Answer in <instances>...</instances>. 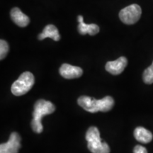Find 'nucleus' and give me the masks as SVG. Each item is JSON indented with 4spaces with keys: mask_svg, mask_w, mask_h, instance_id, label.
Wrapping results in <instances>:
<instances>
[{
    "mask_svg": "<svg viewBox=\"0 0 153 153\" xmlns=\"http://www.w3.org/2000/svg\"><path fill=\"white\" fill-rule=\"evenodd\" d=\"M38 38L40 41L45 39V38H51L55 41H58L60 39V36L56 26L53 24H49L44 28L43 32L38 35Z\"/></svg>",
    "mask_w": 153,
    "mask_h": 153,
    "instance_id": "9b49d317",
    "label": "nucleus"
},
{
    "mask_svg": "<svg viewBox=\"0 0 153 153\" xmlns=\"http://www.w3.org/2000/svg\"><path fill=\"white\" fill-rule=\"evenodd\" d=\"M9 50V44L4 40L1 39L0 41V59H1V60L5 58L8 54Z\"/></svg>",
    "mask_w": 153,
    "mask_h": 153,
    "instance_id": "4468645a",
    "label": "nucleus"
},
{
    "mask_svg": "<svg viewBox=\"0 0 153 153\" xmlns=\"http://www.w3.org/2000/svg\"><path fill=\"white\" fill-rule=\"evenodd\" d=\"M10 15L13 22L20 27H26L30 23V19L28 16L24 14L21 11V9L17 8V7L11 9Z\"/></svg>",
    "mask_w": 153,
    "mask_h": 153,
    "instance_id": "9d476101",
    "label": "nucleus"
},
{
    "mask_svg": "<svg viewBox=\"0 0 153 153\" xmlns=\"http://www.w3.org/2000/svg\"><path fill=\"white\" fill-rule=\"evenodd\" d=\"M134 137L139 142L148 143L152 141V134L150 131L143 127H137L134 131Z\"/></svg>",
    "mask_w": 153,
    "mask_h": 153,
    "instance_id": "f8f14e48",
    "label": "nucleus"
},
{
    "mask_svg": "<svg viewBox=\"0 0 153 153\" xmlns=\"http://www.w3.org/2000/svg\"><path fill=\"white\" fill-rule=\"evenodd\" d=\"M133 153H148V150L141 145H136L133 149Z\"/></svg>",
    "mask_w": 153,
    "mask_h": 153,
    "instance_id": "2eb2a0df",
    "label": "nucleus"
},
{
    "mask_svg": "<svg viewBox=\"0 0 153 153\" xmlns=\"http://www.w3.org/2000/svg\"><path fill=\"white\" fill-rule=\"evenodd\" d=\"M128 65V60L125 57H120L114 61H109L106 63V70L114 75H118L122 73Z\"/></svg>",
    "mask_w": 153,
    "mask_h": 153,
    "instance_id": "6e6552de",
    "label": "nucleus"
},
{
    "mask_svg": "<svg viewBox=\"0 0 153 153\" xmlns=\"http://www.w3.org/2000/svg\"><path fill=\"white\" fill-rule=\"evenodd\" d=\"M77 21L79 22V25H78V31L81 35H86V34H89L90 36H94L97 35L99 33L100 28H99V26L94 24H86L84 22V19L82 16H78Z\"/></svg>",
    "mask_w": 153,
    "mask_h": 153,
    "instance_id": "1a4fd4ad",
    "label": "nucleus"
},
{
    "mask_svg": "<svg viewBox=\"0 0 153 153\" xmlns=\"http://www.w3.org/2000/svg\"><path fill=\"white\" fill-rule=\"evenodd\" d=\"M55 107L51 101L39 99L34 105V110L33 112V120L30 125L33 131L35 133H41L43 132V127L41 123V119L44 116L53 114L55 111Z\"/></svg>",
    "mask_w": 153,
    "mask_h": 153,
    "instance_id": "f03ea898",
    "label": "nucleus"
},
{
    "mask_svg": "<svg viewBox=\"0 0 153 153\" xmlns=\"http://www.w3.org/2000/svg\"><path fill=\"white\" fill-rule=\"evenodd\" d=\"M77 103L85 111L94 114L98 111L106 112L111 110L114 105V100L110 96H106L99 100L87 96H82L78 99Z\"/></svg>",
    "mask_w": 153,
    "mask_h": 153,
    "instance_id": "f257e3e1",
    "label": "nucleus"
},
{
    "mask_svg": "<svg viewBox=\"0 0 153 153\" xmlns=\"http://www.w3.org/2000/svg\"><path fill=\"white\" fill-rule=\"evenodd\" d=\"M59 72L62 77L68 79L79 78L83 74V70L81 68L66 64V63L61 65Z\"/></svg>",
    "mask_w": 153,
    "mask_h": 153,
    "instance_id": "0eeeda50",
    "label": "nucleus"
},
{
    "mask_svg": "<svg viewBox=\"0 0 153 153\" xmlns=\"http://www.w3.org/2000/svg\"><path fill=\"white\" fill-rule=\"evenodd\" d=\"M87 147L91 153H109L110 148L100 137L99 129L94 126L89 128L86 133Z\"/></svg>",
    "mask_w": 153,
    "mask_h": 153,
    "instance_id": "7ed1b4c3",
    "label": "nucleus"
},
{
    "mask_svg": "<svg viewBox=\"0 0 153 153\" xmlns=\"http://www.w3.org/2000/svg\"><path fill=\"white\" fill-rule=\"evenodd\" d=\"M143 82L147 85H151L153 83V62L150 67L145 70L143 74Z\"/></svg>",
    "mask_w": 153,
    "mask_h": 153,
    "instance_id": "ddd939ff",
    "label": "nucleus"
},
{
    "mask_svg": "<svg viewBox=\"0 0 153 153\" xmlns=\"http://www.w3.org/2000/svg\"><path fill=\"white\" fill-rule=\"evenodd\" d=\"M142 9L136 4L129 5L121 9L119 13V18L125 24L132 25L135 24L140 19Z\"/></svg>",
    "mask_w": 153,
    "mask_h": 153,
    "instance_id": "39448f33",
    "label": "nucleus"
},
{
    "mask_svg": "<svg viewBox=\"0 0 153 153\" xmlns=\"http://www.w3.org/2000/svg\"><path fill=\"white\" fill-rule=\"evenodd\" d=\"M35 82L33 74L30 72H25L21 74L19 79L11 86L12 94L16 97L22 96L30 90Z\"/></svg>",
    "mask_w": 153,
    "mask_h": 153,
    "instance_id": "20e7f679",
    "label": "nucleus"
},
{
    "mask_svg": "<svg viewBox=\"0 0 153 153\" xmlns=\"http://www.w3.org/2000/svg\"><path fill=\"white\" fill-rule=\"evenodd\" d=\"M21 148V137L17 133H12L8 142L1 143L0 153H18Z\"/></svg>",
    "mask_w": 153,
    "mask_h": 153,
    "instance_id": "423d86ee",
    "label": "nucleus"
}]
</instances>
